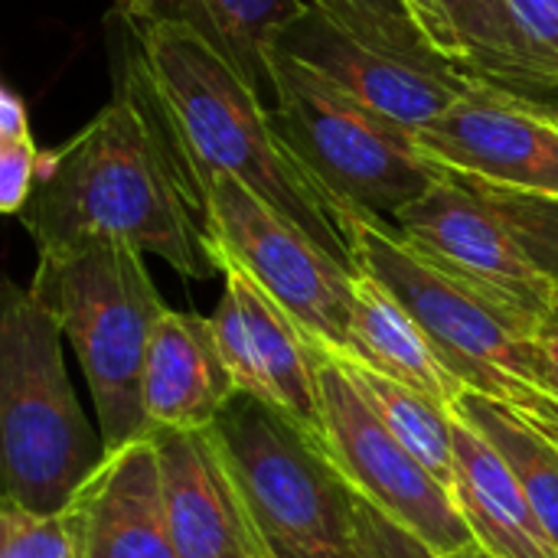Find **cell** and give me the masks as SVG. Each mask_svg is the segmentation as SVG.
Here are the masks:
<instances>
[{
    "mask_svg": "<svg viewBox=\"0 0 558 558\" xmlns=\"http://www.w3.org/2000/svg\"><path fill=\"white\" fill-rule=\"evenodd\" d=\"M36 252L124 242L183 278L219 275L203 193L160 105L141 46L124 56L114 101L56 150L16 216Z\"/></svg>",
    "mask_w": 558,
    "mask_h": 558,
    "instance_id": "obj_1",
    "label": "cell"
},
{
    "mask_svg": "<svg viewBox=\"0 0 558 558\" xmlns=\"http://www.w3.org/2000/svg\"><path fill=\"white\" fill-rule=\"evenodd\" d=\"M131 36L141 46L199 193L216 173L235 177L360 275L340 203L288 154L271 128L262 92L209 39L183 23H157Z\"/></svg>",
    "mask_w": 558,
    "mask_h": 558,
    "instance_id": "obj_2",
    "label": "cell"
},
{
    "mask_svg": "<svg viewBox=\"0 0 558 558\" xmlns=\"http://www.w3.org/2000/svg\"><path fill=\"white\" fill-rule=\"evenodd\" d=\"M29 291L56 314L82 363L105 451L147 438L144 363L167 304L144 255L124 242L39 252Z\"/></svg>",
    "mask_w": 558,
    "mask_h": 558,
    "instance_id": "obj_3",
    "label": "cell"
},
{
    "mask_svg": "<svg viewBox=\"0 0 558 558\" xmlns=\"http://www.w3.org/2000/svg\"><path fill=\"white\" fill-rule=\"evenodd\" d=\"M105 441L82 415L62 360L56 314L7 281L0 307V461L3 497L59 513L98 468Z\"/></svg>",
    "mask_w": 558,
    "mask_h": 558,
    "instance_id": "obj_4",
    "label": "cell"
},
{
    "mask_svg": "<svg viewBox=\"0 0 558 558\" xmlns=\"http://www.w3.org/2000/svg\"><path fill=\"white\" fill-rule=\"evenodd\" d=\"M268 114L320 190L386 222L445 177L422 154L418 131L363 105L284 49L275 52Z\"/></svg>",
    "mask_w": 558,
    "mask_h": 558,
    "instance_id": "obj_5",
    "label": "cell"
},
{
    "mask_svg": "<svg viewBox=\"0 0 558 558\" xmlns=\"http://www.w3.org/2000/svg\"><path fill=\"white\" fill-rule=\"evenodd\" d=\"M213 435L268 558H356L353 487L324 441L248 392L229 402Z\"/></svg>",
    "mask_w": 558,
    "mask_h": 558,
    "instance_id": "obj_6",
    "label": "cell"
},
{
    "mask_svg": "<svg viewBox=\"0 0 558 558\" xmlns=\"http://www.w3.org/2000/svg\"><path fill=\"white\" fill-rule=\"evenodd\" d=\"M340 219L356 268L376 278L412 314L468 389L504 399L520 383H539L533 324L428 262L392 222L353 206H340Z\"/></svg>",
    "mask_w": 558,
    "mask_h": 558,
    "instance_id": "obj_7",
    "label": "cell"
},
{
    "mask_svg": "<svg viewBox=\"0 0 558 558\" xmlns=\"http://www.w3.org/2000/svg\"><path fill=\"white\" fill-rule=\"evenodd\" d=\"M213 255L245 268L327 350L350 347L356 271L229 173L203 183Z\"/></svg>",
    "mask_w": 558,
    "mask_h": 558,
    "instance_id": "obj_8",
    "label": "cell"
},
{
    "mask_svg": "<svg viewBox=\"0 0 558 558\" xmlns=\"http://www.w3.org/2000/svg\"><path fill=\"white\" fill-rule=\"evenodd\" d=\"M324 441L350 487L386 517L415 533L438 556H454L474 543L454 494L386 428L337 356L317 343Z\"/></svg>",
    "mask_w": 558,
    "mask_h": 558,
    "instance_id": "obj_9",
    "label": "cell"
},
{
    "mask_svg": "<svg viewBox=\"0 0 558 558\" xmlns=\"http://www.w3.org/2000/svg\"><path fill=\"white\" fill-rule=\"evenodd\" d=\"M392 226L428 262L513 311L536 330L558 307L556 284L530 258L484 193L461 177L445 173L428 193L409 203Z\"/></svg>",
    "mask_w": 558,
    "mask_h": 558,
    "instance_id": "obj_10",
    "label": "cell"
},
{
    "mask_svg": "<svg viewBox=\"0 0 558 558\" xmlns=\"http://www.w3.org/2000/svg\"><path fill=\"white\" fill-rule=\"evenodd\" d=\"M418 147L451 177L558 196V114L490 82L474 78L441 118L418 128Z\"/></svg>",
    "mask_w": 558,
    "mask_h": 558,
    "instance_id": "obj_11",
    "label": "cell"
},
{
    "mask_svg": "<svg viewBox=\"0 0 558 558\" xmlns=\"http://www.w3.org/2000/svg\"><path fill=\"white\" fill-rule=\"evenodd\" d=\"M278 49L412 131L441 118L474 82V75L451 65H418L376 52L314 10L281 36Z\"/></svg>",
    "mask_w": 558,
    "mask_h": 558,
    "instance_id": "obj_12",
    "label": "cell"
},
{
    "mask_svg": "<svg viewBox=\"0 0 558 558\" xmlns=\"http://www.w3.org/2000/svg\"><path fill=\"white\" fill-rule=\"evenodd\" d=\"M150 438L177 558H268L213 428H154Z\"/></svg>",
    "mask_w": 558,
    "mask_h": 558,
    "instance_id": "obj_13",
    "label": "cell"
},
{
    "mask_svg": "<svg viewBox=\"0 0 558 558\" xmlns=\"http://www.w3.org/2000/svg\"><path fill=\"white\" fill-rule=\"evenodd\" d=\"M65 517L78 558H177L150 435L105 451Z\"/></svg>",
    "mask_w": 558,
    "mask_h": 558,
    "instance_id": "obj_14",
    "label": "cell"
},
{
    "mask_svg": "<svg viewBox=\"0 0 558 558\" xmlns=\"http://www.w3.org/2000/svg\"><path fill=\"white\" fill-rule=\"evenodd\" d=\"M222 288H229L245 317L248 337V396L265 399L284 412L307 435L324 441V399H320V369L317 343L307 330L235 262L216 258ZM327 445V441H324Z\"/></svg>",
    "mask_w": 558,
    "mask_h": 558,
    "instance_id": "obj_15",
    "label": "cell"
},
{
    "mask_svg": "<svg viewBox=\"0 0 558 558\" xmlns=\"http://www.w3.org/2000/svg\"><path fill=\"white\" fill-rule=\"evenodd\" d=\"M239 396L213 337V324L193 311H163L144 363V412L150 428L203 432Z\"/></svg>",
    "mask_w": 558,
    "mask_h": 558,
    "instance_id": "obj_16",
    "label": "cell"
},
{
    "mask_svg": "<svg viewBox=\"0 0 558 558\" xmlns=\"http://www.w3.org/2000/svg\"><path fill=\"white\" fill-rule=\"evenodd\" d=\"M405 7L448 62L558 114V92L526 52L507 0H405Z\"/></svg>",
    "mask_w": 558,
    "mask_h": 558,
    "instance_id": "obj_17",
    "label": "cell"
},
{
    "mask_svg": "<svg viewBox=\"0 0 558 558\" xmlns=\"http://www.w3.org/2000/svg\"><path fill=\"white\" fill-rule=\"evenodd\" d=\"M307 13V0H114V16L128 33H144L157 23L196 29L268 101L278 43Z\"/></svg>",
    "mask_w": 558,
    "mask_h": 558,
    "instance_id": "obj_18",
    "label": "cell"
},
{
    "mask_svg": "<svg viewBox=\"0 0 558 558\" xmlns=\"http://www.w3.org/2000/svg\"><path fill=\"white\" fill-rule=\"evenodd\" d=\"M454 504L474 543L494 558H558L504 454L454 415Z\"/></svg>",
    "mask_w": 558,
    "mask_h": 558,
    "instance_id": "obj_19",
    "label": "cell"
},
{
    "mask_svg": "<svg viewBox=\"0 0 558 558\" xmlns=\"http://www.w3.org/2000/svg\"><path fill=\"white\" fill-rule=\"evenodd\" d=\"M347 353L360 356L373 369L418 389L438 405L454 412V402L464 396V383L438 356L425 330L412 314L369 275H356L353 314H350V347Z\"/></svg>",
    "mask_w": 558,
    "mask_h": 558,
    "instance_id": "obj_20",
    "label": "cell"
},
{
    "mask_svg": "<svg viewBox=\"0 0 558 558\" xmlns=\"http://www.w3.org/2000/svg\"><path fill=\"white\" fill-rule=\"evenodd\" d=\"M337 363L347 369L353 386L373 405V412L386 422V428L435 474L448 490L454 487V412L422 396L418 389L373 369L360 356L347 350H330Z\"/></svg>",
    "mask_w": 558,
    "mask_h": 558,
    "instance_id": "obj_21",
    "label": "cell"
},
{
    "mask_svg": "<svg viewBox=\"0 0 558 558\" xmlns=\"http://www.w3.org/2000/svg\"><path fill=\"white\" fill-rule=\"evenodd\" d=\"M454 415L474 425L510 464L520 481L526 500L533 504L539 523L558 549V448L539 435L513 405L484 396L477 389H464L454 402Z\"/></svg>",
    "mask_w": 558,
    "mask_h": 558,
    "instance_id": "obj_22",
    "label": "cell"
},
{
    "mask_svg": "<svg viewBox=\"0 0 558 558\" xmlns=\"http://www.w3.org/2000/svg\"><path fill=\"white\" fill-rule=\"evenodd\" d=\"M314 13L376 52H389L418 65H451L422 33L405 0H307ZM464 72V69H461Z\"/></svg>",
    "mask_w": 558,
    "mask_h": 558,
    "instance_id": "obj_23",
    "label": "cell"
},
{
    "mask_svg": "<svg viewBox=\"0 0 558 558\" xmlns=\"http://www.w3.org/2000/svg\"><path fill=\"white\" fill-rule=\"evenodd\" d=\"M468 183H474V180H468ZM474 186L504 216V222L523 242L530 258L558 288V196L500 190V186H487V183H474Z\"/></svg>",
    "mask_w": 558,
    "mask_h": 558,
    "instance_id": "obj_24",
    "label": "cell"
},
{
    "mask_svg": "<svg viewBox=\"0 0 558 558\" xmlns=\"http://www.w3.org/2000/svg\"><path fill=\"white\" fill-rule=\"evenodd\" d=\"M0 558H78L65 510L43 513V510H29L3 497Z\"/></svg>",
    "mask_w": 558,
    "mask_h": 558,
    "instance_id": "obj_25",
    "label": "cell"
},
{
    "mask_svg": "<svg viewBox=\"0 0 558 558\" xmlns=\"http://www.w3.org/2000/svg\"><path fill=\"white\" fill-rule=\"evenodd\" d=\"M353 549L356 558H445L402 523L386 517L353 490Z\"/></svg>",
    "mask_w": 558,
    "mask_h": 558,
    "instance_id": "obj_26",
    "label": "cell"
},
{
    "mask_svg": "<svg viewBox=\"0 0 558 558\" xmlns=\"http://www.w3.org/2000/svg\"><path fill=\"white\" fill-rule=\"evenodd\" d=\"M526 52L558 92V0H507Z\"/></svg>",
    "mask_w": 558,
    "mask_h": 558,
    "instance_id": "obj_27",
    "label": "cell"
},
{
    "mask_svg": "<svg viewBox=\"0 0 558 558\" xmlns=\"http://www.w3.org/2000/svg\"><path fill=\"white\" fill-rule=\"evenodd\" d=\"M43 170V150L33 137L0 141V209L7 216H20L29 203Z\"/></svg>",
    "mask_w": 558,
    "mask_h": 558,
    "instance_id": "obj_28",
    "label": "cell"
},
{
    "mask_svg": "<svg viewBox=\"0 0 558 558\" xmlns=\"http://www.w3.org/2000/svg\"><path fill=\"white\" fill-rule=\"evenodd\" d=\"M500 402L513 405L539 435H546L558 448V396L549 389H539L533 383H520L513 386Z\"/></svg>",
    "mask_w": 558,
    "mask_h": 558,
    "instance_id": "obj_29",
    "label": "cell"
},
{
    "mask_svg": "<svg viewBox=\"0 0 558 558\" xmlns=\"http://www.w3.org/2000/svg\"><path fill=\"white\" fill-rule=\"evenodd\" d=\"M536 353H539V389L558 396V307L536 330Z\"/></svg>",
    "mask_w": 558,
    "mask_h": 558,
    "instance_id": "obj_30",
    "label": "cell"
},
{
    "mask_svg": "<svg viewBox=\"0 0 558 558\" xmlns=\"http://www.w3.org/2000/svg\"><path fill=\"white\" fill-rule=\"evenodd\" d=\"M20 137H33L26 101L13 88H0V141H20Z\"/></svg>",
    "mask_w": 558,
    "mask_h": 558,
    "instance_id": "obj_31",
    "label": "cell"
},
{
    "mask_svg": "<svg viewBox=\"0 0 558 558\" xmlns=\"http://www.w3.org/2000/svg\"><path fill=\"white\" fill-rule=\"evenodd\" d=\"M448 558H494L490 553H484L477 543H471L468 549H461V553H454V556H448Z\"/></svg>",
    "mask_w": 558,
    "mask_h": 558,
    "instance_id": "obj_32",
    "label": "cell"
}]
</instances>
